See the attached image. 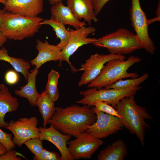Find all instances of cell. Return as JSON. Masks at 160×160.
I'll list each match as a JSON object with an SVG mask.
<instances>
[{"label":"cell","mask_w":160,"mask_h":160,"mask_svg":"<svg viewBox=\"0 0 160 160\" xmlns=\"http://www.w3.org/2000/svg\"><path fill=\"white\" fill-rule=\"evenodd\" d=\"M96 31L94 27L91 26H83L75 30L71 29V35L68 41L60 53L59 60L60 64L63 61H66L69 64L73 72L79 70L72 65L69 61V58L79 47L84 45L92 44L97 39L88 37L91 34L94 33Z\"/></svg>","instance_id":"obj_10"},{"label":"cell","mask_w":160,"mask_h":160,"mask_svg":"<svg viewBox=\"0 0 160 160\" xmlns=\"http://www.w3.org/2000/svg\"><path fill=\"white\" fill-rule=\"evenodd\" d=\"M148 22L149 24L155 22L156 21H160V17H154L153 18L150 19V20H148Z\"/></svg>","instance_id":"obj_38"},{"label":"cell","mask_w":160,"mask_h":160,"mask_svg":"<svg viewBox=\"0 0 160 160\" xmlns=\"http://www.w3.org/2000/svg\"><path fill=\"white\" fill-rule=\"evenodd\" d=\"M110 0H91L94 10L97 15L100 13L105 4Z\"/></svg>","instance_id":"obj_32"},{"label":"cell","mask_w":160,"mask_h":160,"mask_svg":"<svg viewBox=\"0 0 160 160\" xmlns=\"http://www.w3.org/2000/svg\"><path fill=\"white\" fill-rule=\"evenodd\" d=\"M54 102L45 90L38 96L36 105L43 119L44 128L46 127L48 121L55 112Z\"/></svg>","instance_id":"obj_21"},{"label":"cell","mask_w":160,"mask_h":160,"mask_svg":"<svg viewBox=\"0 0 160 160\" xmlns=\"http://www.w3.org/2000/svg\"><path fill=\"white\" fill-rule=\"evenodd\" d=\"M0 61L9 63L17 72L23 74L26 81L29 76V63L21 58L11 57L9 55L8 51L4 47L0 49Z\"/></svg>","instance_id":"obj_22"},{"label":"cell","mask_w":160,"mask_h":160,"mask_svg":"<svg viewBox=\"0 0 160 160\" xmlns=\"http://www.w3.org/2000/svg\"><path fill=\"white\" fill-rule=\"evenodd\" d=\"M134 95L122 98L117 104L115 109L119 115L120 119L126 128L138 138L142 146L145 145V134L147 128L150 126L146 120L153 121L152 116L146 108L137 105Z\"/></svg>","instance_id":"obj_2"},{"label":"cell","mask_w":160,"mask_h":160,"mask_svg":"<svg viewBox=\"0 0 160 160\" xmlns=\"http://www.w3.org/2000/svg\"><path fill=\"white\" fill-rule=\"evenodd\" d=\"M20 79V76L17 72L10 70L7 71L4 75V79L6 83L10 85L17 83Z\"/></svg>","instance_id":"obj_30"},{"label":"cell","mask_w":160,"mask_h":160,"mask_svg":"<svg viewBox=\"0 0 160 160\" xmlns=\"http://www.w3.org/2000/svg\"><path fill=\"white\" fill-rule=\"evenodd\" d=\"M41 25L51 26L55 31L57 38L60 39V42L57 45L61 50L66 45L71 35V31L67 30L64 24L60 23L55 18L51 16L49 19L43 20L41 23Z\"/></svg>","instance_id":"obj_23"},{"label":"cell","mask_w":160,"mask_h":160,"mask_svg":"<svg viewBox=\"0 0 160 160\" xmlns=\"http://www.w3.org/2000/svg\"><path fill=\"white\" fill-rule=\"evenodd\" d=\"M64 0H49V4L52 5H53L58 3L62 2Z\"/></svg>","instance_id":"obj_35"},{"label":"cell","mask_w":160,"mask_h":160,"mask_svg":"<svg viewBox=\"0 0 160 160\" xmlns=\"http://www.w3.org/2000/svg\"><path fill=\"white\" fill-rule=\"evenodd\" d=\"M130 16L131 25L138 37L142 48L151 55L154 54L156 48L149 35L148 19L141 8L140 0H131Z\"/></svg>","instance_id":"obj_7"},{"label":"cell","mask_w":160,"mask_h":160,"mask_svg":"<svg viewBox=\"0 0 160 160\" xmlns=\"http://www.w3.org/2000/svg\"><path fill=\"white\" fill-rule=\"evenodd\" d=\"M3 10L27 17H35L42 12L43 0H8Z\"/></svg>","instance_id":"obj_13"},{"label":"cell","mask_w":160,"mask_h":160,"mask_svg":"<svg viewBox=\"0 0 160 160\" xmlns=\"http://www.w3.org/2000/svg\"><path fill=\"white\" fill-rule=\"evenodd\" d=\"M4 11L3 9H0V27L2 24L3 21V15L4 12Z\"/></svg>","instance_id":"obj_36"},{"label":"cell","mask_w":160,"mask_h":160,"mask_svg":"<svg viewBox=\"0 0 160 160\" xmlns=\"http://www.w3.org/2000/svg\"><path fill=\"white\" fill-rule=\"evenodd\" d=\"M43 19L38 16L27 17L5 11L0 29L7 39L21 40L38 32Z\"/></svg>","instance_id":"obj_4"},{"label":"cell","mask_w":160,"mask_h":160,"mask_svg":"<svg viewBox=\"0 0 160 160\" xmlns=\"http://www.w3.org/2000/svg\"><path fill=\"white\" fill-rule=\"evenodd\" d=\"M128 154L127 147L121 139H118L101 151L97 160H124Z\"/></svg>","instance_id":"obj_19"},{"label":"cell","mask_w":160,"mask_h":160,"mask_svg":"<svg viewBox=\"0 0 160 160\" xmlns=\"http://www.w3.org/2000/svg\"><path fill=\"white\" fill-rule=\"evenodd\" d=\"M149 75L148 73H144L139 78L123 80H120L112 85L105 87V89L113 88L116 89H123L128 88L139 86L148 79Z\"/></svg>","instance_id":"obj_25"},{"label":"cell","mask_w":160,"mask_h":160,"mask_svg":"<svg viewBox=\"0 0 160 160\" xmlns=\"http://www.w3.org/2000/svg\"><path fill=\"white\" fill-rule=\"evenodd\" d=\"M55 112L47 124L63 134L77 137L96 120L94 111L88 105L73 104L65 108L55 107Z\"/></svg>","instance_id":"obj_1"},{"label":"cell","mask_w":160,"mask_h":160,"mask_svg":"<svg viewBox=\"0 0 160 160\" xmlns=\"http://www.w3.org/2000/svg\"><path fill=\"white\" fill-rule=\"evenodd\" d=\"M51 16L64 24L71 25L77 29L85 26L86 24L77 19L67 6L60 2L52 5L50 8Z\"/></svg>","instance_id":"obj_18"},{"label":"cell","mask_w":160,"mask_h":160,"mask_svg":"<svg viewBox=\"0 0 160 160\" xmlns=\"http://www.w3.org/2000/svg\"><path fill=\"white\" fill-rule=\"evenodd\" d=\"M38 123L35 116L22 117L16 121H10L5 129L13 134L12 140L15 145L20 147L28 139L40 137Z\"/></svg>","instance_id":"obj_8"},{"label":"cell","mask_w":160,"mask_h":160,"mask_svg":"<svg viewBox=\"0 0 160 160\" xmlns=\"http://www.w3.org/2000/svg\"><path fill=\"white\" fill-rule=\"evenodd\" d=\"M19 105L17 98L12 95L8 88L0 84V127L5 128L8 126V122L4 120L5 115L16 111Z\"/></svg>","instance_id":"obj_17"},{"label":"cell","mask_w":160,"mask_h":160,"mask_svg":"<svg viewBox=\"0 0 160 160\" xmlns=\"http://www.w3.org/2000/svg\"><path fill=\"white\" fill-rule=\"evenodd\" d=\"M125 58H116L108 61L104 65L98 76L88 84L89 88L97 89L109 86L123 79L137 78V73H129L128 69L142 59L138 56L131 55L126 60Z\"/></svg>","instance_id":"obj_3"},{"label":"cell","mask_w":160,"mask_h":160,"mask_svg":"<svg viewBox=\"0 0 160 160\" xmlns=\"http://www.w3.org/2000/svg\"><path fill=\"white\" fill-rule=\"evenodd\" d=\"M67 3L74 15L79 20L83 19L90 25L92 21L95 23L99 21L91 0H67Z\"/></svg>","instance_id":"obj_16"},{"label":"cell","mask_w":160,"mask_h":160,"mask_svg":"<svg viewBox=\"0 0 160 160\" xmlns=\"http://www.w3.org/2000/svg\"><path fill=\"white\" fill-rule=\"evenodd\" d=\"M36 47L38 51L37 56L30 61L31 65L39 68L45 63L59 60L61 51L57 45H52L45 40L44 42L37 39Z\"/></svg>","instance_id":"obj_15"},{"label":"cell","mask_w":160,"mask_h":160,"mask_svg":"<svg viewBox=\"0 0 160 160\" xmlns=\"http://www.w3.org/2000/svg\"><path fill=\"white\" fill-rule=\"evenodd\" d=\"M34 160H62L61 155L57 152L50 151L44 148L41 154L34 156Z\"/></svg>","instance_id":"obj_28"},{"label":"cell","mask_w":160,"mask_h":160,"mask_svg":"<svg viewBox=\"0 0 160 160\" xmlns=\"http://www.w3.org/2000/svg\"><path fill=\"white\" fill-rule=\"evenodd\" d=\"M125 58L122 55L95 53L92 55L81 65L80 71L84 72L78 84L81 87L89 84L99 74L104 65L109 60L116 58Z\"/></svg>","instance_id":"obj_12"},{"label":"cell","mask_w":160,"mask_h":160,"mask_svg":"<svg viewBox=\"0 0 160 160\" xmlns=\"http://www.w3.org/2000/svg\"><path fill=\"white\" fill-rule=\"evenodd\" d=\"M92 44L107 49L110 54L122 55L131 53L142 48L136 34L123 28L96 39Z\"/></svg>","instance_id":"obj_5"},{"label":"cell","mask_w":160,"mask_h":160,"mask_svg":"<svg viewBox=\"0 0 160 160\" xmlns=\"http://www.w3.org/2000/svg\"><path fill=\"white\" fill-rule=\"evenodd\" d=\"M7 38L4 36L0 29V48L7 41Z\"/></svg>","instance_id":"obj_33"},{"label":"cell","mask_w":160,"mask_h":160,"mask_svg":"<svg viewBox=\"0 0 160 160\" xmlns=\"http://www.w3.org/2000/svg\"><path fill=\"white\" fill-rule=\"evenodd\" d=\"M24 144L35 156L39 155L44 149L42 145V140L39 137L28 139Z\"/></svg>","instance_id":"obj_26"},{"label":"cell","mask_w":160,"mask_h":160,"mask_svg":"<svg viewBox=\"0 0 160 160\" xmlns=\"http://www.w3.org/2000/svg\"><path fill=\"white\" fill-rule=\"evenodd\" d=\"M94 106L97 111L118 117L120 116L117 110L111 105L103 101H97L92 103L91 107Z\"/></svg>","instance_id":"obj_27"},{"label":"cell","mask_w":160,"mask_h":160,"mask_svg":"<svg viewBox=\"0 0 160 160\" xmlns=\"http://www.w3.org/2000/svg\"><path fill=\"white\" fill-rule=\"evenodd\" d=\"M39 130L40 139L48 141L53 144L59 151L62 160H74L67 146V143L71 140V136L62 134L52 124L47 128L39 127Z\"/></svg>","instance_id":"obj_14"},{"label":"cell","mask_w":160,"mask_h":160,"mask_svg":"<svg viewBox=\"0 0 160 160\" xmlns=\"http://www.w3.org/2000/svg\"><path fill=\"white\" fill-rule=\"evenodd\" d=\"M7 151L5 146L0 142V155H3Z\"/></svg>","instance_id":"obj_34"},{"label":"cell","mask_w":160,"mask_h":160,"mask_svg":"<svg viewBox=\"0 0 160 160\" xmlns=\"http://www.w3.org/2000/svg\"><path fill=\"white\" fill-rule=\"evenodd\" d=\"M25 157L21 153L13 149L9 150L4 154L0 155V160H21V158L17 156Z\"/></svg>","instance_id":"obj_31"},{"label":"cell","mask_w":160,"mask_h":160,"mask_svg":"<svg viewBox=\"0 0 160 160\" xmlns=\"http://www.w3.org/2000/svg\"><path fill=\"white\" fill-rule=\"evenodd\" d=\"M104 143L86 131L80 133L73 140L67 143L68 150L74 160L90 159Z\"/></svg>","instance_id":"obj_11"},{"label":"cell","mask_w":160,"mask_h":160,"mask_svg":"<svg viewBox=\"0 0 160 160\" xmlns=\"http://www.w3.org/2000/svg\"><path fill=\"white\" fill-rule=\"evenodd\" d=\"M8 0H0V3L4 4Z\"/></svg>","instance_id":"obj_39"},{"label":"cell","mask_w":160,"mask_h":160,"mask_svg":"<svg viewBox=\"0 0 160 160\" xmlns=\"http://www.w3.org/2000/svg\"><path fill=\"white\" fill-rule=\"evenodd\" d=\"M12 136V134L4 132L0 128V142L5 146L7 151L13 149L15 147Z\"/></svg>","instance_id":"obj_29"},{"label":"cell","mask_w":160,"mask_h":160,"mask_svg":"<svg viewBox=\"0 0 160 160\" xmlns=\"http://www.w3.org/2000/svg\"><path fill=\"white\" fill-rule=\"evenodd\" d=\"M39 73L36 67L31 70L27 79V83L24 86L20 87L19 90H15L14 92L17 95L25 98L32 106H36V102L39 94L37 91L36 85V79Z\"/></svg>","instance_id":"obj_20"},{"label":"cell","mask_w":160,"mask_h":160,"mask_svg":"<svg viewBox=\"0 0 160 160\" xmlns=\"http://www.w3.org/2000/svg\"><path fill=\"white\" fill-rule=\"evenodd\" d=\"M160 1L159 0L157 9L156 11V17H159L160 15Z\"/></svg>","instance_id":"obj_37"},{"label":"cell","mask_w":160,"mask_h":160,"mask_svg":"<svg viewBox=\"0 0 160 160\" xmlns=\"http://www.w3.org/2000/svg\"><path fill=\"white\" fill-rule=\"evenodd\" d=\"M141 88L139 86L123 89H97L95 87L91 88L79 92L80 95L83 96V98L76 101V103L91 107V104L94 102L103 101L115 109L117 104L122 98L132 95H135Z\"/></svg>","instance_id":"obj_6"},{"label":"cell","mask_w":160,"mask_h":160,"mask_svg":"<svg viewBox=\"0 0 160 160\" xmlns=\"http://www.w3.org/2000/svg\"><path fill=\"white\" fill-rule=\"evenodd\" d=\"M60 73L52 69L48 75V79L45 91L52 100L55 102L58 99L59 93L58 83Z\"/></svg>","instance_id":"obj_24"},{"label":"cell","mask_w":160,"mask_h":160,"mask_svg":"<svg viewBox=\"0 0 160 160\" xmlns=\"http://www.w3.org/2000/svg\"><path fill=\"white\" fill-rule=\"evenodd\" d=\"M97 117L96 121L85 131L97 139L106 138L116 134L124 127L117 117L96 110L92 107Z\"/></svg>","instance_id":"obj_9"}]
</instances>
